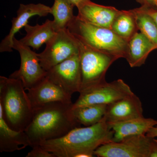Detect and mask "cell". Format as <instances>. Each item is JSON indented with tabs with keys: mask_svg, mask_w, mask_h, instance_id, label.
Segmentation results:
<instances>
[{
	"mask_svg": "<svg viewBox=\"0 0 157 157\" xmlns=\"http://www.w3.org/2000/svg\"><path fill=\"white\" fill-rule=\"evenodd\" d=\"M142 104L134 93L107 105L104 119L108 124L143 117Z\"/></svg>",
	"mask_w": 157,
	"mask_h": 157,
	"instance_id": "13",
	"label": "cell"
},
{
	"mask_svg": "<svg viewBox=\"0 0 157 157\" xmlns=\"http://www.w3.org/2000/svg\"><path fill=\"white\" fill-rule=\"evenodd\" d=\"M45 50L38 54L40 64L47 72L54 66L79 53L77 39L68 29L58 31L46 43Z\"/></svg>",
	"mask_w": 157,
	"mask_h": 157,
	"instance_id": "6",
	"label": "cell"
},
{
	"mask_svg": "<svg viewBox=\"0 0 157 157\" xmlns=\"http://www.w3.org/2000/svg\"><path fill=\"white\" fill-rule=\"evenodd\" d=\"M148 157H157V140L154 137H151V139Z\"/></svg>",
	"mask_w": 157,
	"mask_h": 157,
	"instance_id": "24",
	"label": "cell"
},
{
	"mask_svg": "<svg viewBox=\"0 0 157 157\" xmlns=\"http://www.w3.org/2000/svg\"><path fill=\"white\" fill-rule=\"evenodd\" d=\"M141 6H145L149 8L156 9L154 0H135Z\"/></svg>",
	"mask_w": 157,
	"mask_h": 157,
	"instance_id": "25",
	"label": "cell"
},
{
	"mask_svg": "<svg viewBox=\"0 0 157 157\" xmlns=\"http://www.w3.org/2000/svg\"><path fill=\"white\" fill-rule=\"evenodd\" d=\"M73 103L52 102L34 109L33 118L25 131L31 147L42 141L63 137L80 127L73 113Z\"/></svg>",
	"mask_w": 157,
	"mask_h": 157,
	"instance_id": "2",
	"label": "cell"
},
{
	"mask_svg": "<svg viewBox=\"0 0 157 157\" xmlns=\"http://www.w3.org/2000/svg\"><path fill=\"white\" fill-rule=\"evenodd\" d=\"M20 79L0 76V107L8 125L16 131H25L34 109Z\"/></svg>",
	"mask_w": 157,
	"mask_h": 157,
	"instance_id": "3",
	"label": "cell"
},
{
	"mask_svg": "<svg viewBox=\"0 0 157 157\" xmlns=\"http://www.w3.org/2000/svg\"><path fill=\"white\" fill-rule=\"evenodd\" d=\"M74 7L67 0H54L53 6L51 8L50 14L53 15L54 27L56 32L67 29L75 18Z\"/></svg>",
	"mask_w": 157,
	"mask_h": 157,
	"instance_id": "21",
	"label": "cell"
},
{
	"mask_svg": "<svg viewBox=\"0 0 157 157\" xmlns=\"http://www.w3.org/2000/svg\"><path fill=\"white\" fill-rule=\"evenodd\" d=\"M113 132L104 118L90 126L76 127L63 137L40 143L56 157H92L99 147L112 141Z\"/></svg>",
	"mask_w": 157,
	"mask_h": 157,
	"instance_id": "1",
	"label": "cell"
},
{
	"mask_svg": "<svg viewBox=\"0 0 157 157\" xmlns=\"http://www.w3.org/2000/svg\"><path fill=\"white\" fill-rule=\"evenodd\" d=\"M149 14L154 19L157 25V9H153V8H149L148 9Z\"/></svg>",
	"mask_w": 157,
	"mask_h": 157,
	"instance_id": "28",
	"label": "cell"
},
{
	"mask_svg": "<svg viewBox=\"0 0 157 157\" xmlns=\"http://www.w3.org/2000/svg\"><path fill=\"white\" fill-rule=\"evenodd\" d=\"M77 17L91 24L111 29L113 22L120 10L111 6H101L92 2L85 3L78 8Z\"/></svg>",
	"mask_w": 157,
	"mask_h": 157,
	"instance_id": "14",
	"label": "cell"
},
{
	"mask_svg": "<svg viewBox=\"0 0 157 157\" xmlns=\"http://www.w3.org/2000/svg\"><path fill=\"white\" fill-rule=\"evenodd\" d=\"M67 1L74 7H76L78 9L85 3L90 1V0H67Z\"/></svg>",
	"mask_w": 157,
	"mask_h": 157,
	"instance_id": "26",
	"label": "cell"
},
{
	"mask_svg": "<svg viewBox=\"0 0 157 157\" xmlns=\"http://www.w3.org/2000/svg\"><path fill=\"white\" fill-rule=\"evenodd\" d=\"M155 4L156 7L157 9V0H154Z\"/></svg>",
	"mask_w": 157,
	"mask_h": 157,
	"instance_id": "29",
	"label": "cell"
},
{
	"mask_svg": "<svg viewBox=\"0 0 157 157\" xmlns=\"http://www.w3.org/2000/svg\"><path fill=\"white\" fill-rule=\"evenodd\" d=\"M67 29L75 38L96 50L125 58L128 42L112 29L101 27L81 20L76 16Z\"/></svg>",
	"mask_w": 157,
	"mask_h": 157,
	"instance_id": "4",
	"label": "cell"
},
{
	"mask_svg": "<svg viewBox=\"0 0 157 157\" xmlns=\"http://www.w3.org/2000/svg\"><path fill=\"white\" fill-rule=\"evenodd\" d=\"M13 49L17 51L21 58L19 70L14 71L9 77L20 79L25 90L39 84L46 76L47 72L40 64L38 54L23 45L19 40L13 39Z\"/></svg>",
	"mask_w": 157,
	"mask_h": 157,
	"instance_id": "7",
	"label": "cell"
},
{
	"mask_svg": "<svg viewBox=\"0 0 157 157\" xmlns=\"http://www.w3.org/2000/svg\"><path fill=\"white\" fill-rule=\"evenodd\" d=\"M134 93L131 88L121 79H119L98 85L79 93L77 101L73 104V108L100 104L108 105Z\"/></svg>",
	"mask_w": 157,
	"mask_h": 157,
	"instance_id": "8",
	"label": "cell"
},
{
	"mask_svg": "<svg viewBox=\"0 0 157 157\" xmlns=\"http://www.w3.org/2000/svg\"><path fill=\"white\" fill-rule=\"evenodd\" d=\"M109 125L113 132L112 141L119 142L127 137L146 135L150 129L157 125V120L143 117Z\"/></svg>",
	"mask_w": 157,
	"mask_h": 157,
	"instance_id": "15",
	"label": "cell"
},
{
	"mask_svg": "<svg viewBox=\"0 0 157 157\" xmlns=\"http://www.w3.org/2000/svg\"><path fill=\"white\" fill-rule=\"evenodd\" d=\"M33 149L29 152L26 157H56L53 154L43 148L40 145L32 147Z\"/></svg>",
	"mask_w": 157,
	"mask_h": 157,
	"instance_id": "23",
	"label": "cell"
},
{
	"mask_svg": "<svg viewBox=\"0 0 157 157\" xmlns=\"http://www.w3.org/2000/svg\"><path fill=\"white\" fill-rule=\"evenodd\" d=\"M111 29L118 36L128 41L135 36L139 30L133 9L120 11L113 22Z\"/></svg>",
	"mask_w": 157,
	"mask_h": 157,
	"instance_id": "19",
	"label": "cell"
},
{
	"mask_svg": "<svg viewBox=\"0 0 157 157\" xmlns=\"http://www.w3.org/2000/svg\"><path fill=\"white\" fill-rule=\"evenodd\" d=\"M46 76L70 95L79 93L81 85L79 53L48 70Z\"/></svg>",
	"mask_w": 157,
	"mask_h": 157,
	"instance_id": "10",
	"label": "cell"
},
{
	"mask_svg": "<svg viewBox=\"0 0 157 157\" xmlns=\"http://www.w3.org/2000/svg\"><path fill=\"white\" fill-rule=\"evenodd\" d=\"M157 48V46L145 35L137 32L128 42L125 59L131 67H140L145 63L149 54Z\"/></svg>",
	"mask_w": 157,
	"mask_h": 157,
	"instance_id": "16",
	"label": "cell"
},
{
	"mask_svg": "<svg viewBox=\"0 0 157 157\" xmlns=\"http://www.w3.org/2000/svg\"><path fill=\"white\" fill-rule=\"evenodd\" d=\"M27 90L28 96L34 109L52 102L73 103L72 96L47 76L39 84Z\"/></svg>",
	"mask_w": 157,
	"mask_h": 157,
	"instance_id": "12",
	"label": "cell"
},
{
	"mask_svg": "<svg viewBox=\"0 0 157 157\" xmlns=\"http://www.w3.org/2000/svg\"><path fill=\"white\" fill-rule=\"evenodd\" d=\"M31 146L28 136L25 131H16L8 125L3 118L0 107V151L11 152Z\"/></svg>",
	"mask_w": 157,
	"mask_h": 157,
	"instance_id": "17",
	"label": "cell"
},
{
	"mask_svg": "<svg viewBox=\"0 0 157 157\" xmlns=\"http://www.w3.org/2000/svg\"><path fill=\"white\" fill-rule=\"evenodd\" d=\"M24 29L26 34L19 40L20 42L36 50H39L43 44H46L57 32L54 27L53 20L49 19L41 25L37 24L32 26L28 24Z\"/></svg>",
	"mask_w": 157,
	"mask_h": 157,
	"instance_id": "18",
	"label": "cell"
},
{
	"mask_svg": "<svg viewBox=\"0 0 157 157\" xmlns=\"http://www.w3.org/2000/svg\"><path fill=\"white\" fill-rule=\"evenodd\" d=\"M78 41L81 72L80 93L106 82L107 70L119 58L90 48Z\"/></svg>",
	"mask_w": 157,
	"mask_h": 157,
	"instance_id": "5",
	"label": "cell"
},
{
	"mask_svg": "<svg viewBox=\"0 0 157 157\" xmlns=\"http://www.w3.org/2000/svg\"><path fill=\"white\" fill-rule=\"evenodd\" d=\"M51 13V8L44 4H20L17 15L13 17L12 25L9 34L2 40L0 44V52H11L13 49L14 36L28 23L31 17L36 15L45 17Z\"/></svg>",
	"mask_w": 157,
	"mask_h": 157,
	"instance_id": "11",
	"label": "cell"
},
{
	"mask_svg": "<svg viewBox=\"0 0 157 157\" xmlns=\"http://www.w3.org/2000/svg\"><path fill=\"white\" fill-rule=\"evenodd\" d=\"M107 105L95 104L72 108L73 115L80 124L87 127L101 121L106 113Z\"/></svg>",
	"mask_w": 157,
	"mask_h": 157,
	"instance_id": "20",
	"label": "cell"
},
{
	"mask_svg": "<svg viewBox=\"0 0 157 157\" xmlns=\"http://www.w3.org/2000/svg\"><path fill=\"white\" fill-rule=\"evenodd\" d=\"M151 137L146 135L132 136L119 142L111 141L94 152L98 157H148Z\"/></svg>",
	"mask_w": 157,
	"mask_h": 157,
	"instance_id": "9",
	"label": "cell"
},
{
	"mask_svg": "<svg viewBox=\"0 0 157 157\" xmlns=\"http://www.w3.org/2000/svg\"><path fill=\"white\" fill-rule=\"evenodd\" d=\"M147 137H157V125L150 129L146 134Z\"/></svg>",
	"mask_w": 157,
	"mask_h": 157,
	"instance_id": "27",
	"label": "cell"
},
{
	"mask_svg": "<svg viewBox=\"0 0 157 157\" xmlns=\"http://www.w3.org/2000/svg\"><path fill=\"white\" fill-rule=\"evenodd\" d=\"M148 8L141 6L133 10L138 30L157 47V25L154 19L149 14Z\"/></svg>",
	"mask_w": 157,
	"mask_h": 157,
	"instance_id": "22",
	"label": "cell"
}]
</instances>
